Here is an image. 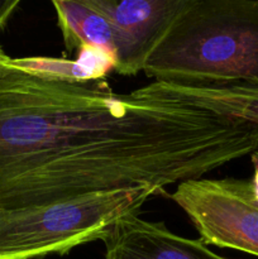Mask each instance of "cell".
Masks as SVG:
<instances>
[{"label":"cell","mask_w":258,"mask_h":259,"mask_svg":"<svg viewBox=\"0 0 258 259\" xmlns=\"http://www.w3.org/2000/svg\"><path fill=\"white\" fill-rule=\"evenodd\" d=\"M169 197L186 212L204 244L258 257V202L250 180H186Z\"/></svg>","instance_id":"obj_4"},{"label":"cell","mask_w":258,"mask_h":259,"mask_svg":"<svg viewBox=\"0 0 258 259\" xmlns=\"http://www.w3.org/2000/svg\"><path fill=\"white\" fill-rule=\"evenodd\" d=\"M104 244L105 259H228L200 239L175 234L163 223L148 222L138 214L121 218Z\"/></svg>","instance_id":"obj_6"},{"label":"cell","mask_w":258,"mask_h":259,"mask_svg":"<svg viewBox=\"0 0 258 259\" xmlns=\"http://www.w3.org/2000/svg\"><path fill=\"white\" fill-rule=\"evenodd\" d=\"M156 195L152 187L137 186L0 210V259L65 255L94 240L104 242L121 218L138 214Z\"/></svg>","instance_id":"obj_3"},{"label":"cell","mask_w":258,"mask_h":259,"mask_svg":"<svg viewBox=\"0 0 258 259\" xmlns=\"http://www.w3.org/2000/svg\"><path fill=\"white\" fill-rule=\"evenodd\" d=\"M75 61L58 60L52 57L14 58L18 67L30 73L63 80L88 82L98 81L114 68L115 58L108 51L96 47H82Z\"/></svg>","instance_id":"obj_9"},{"label":"cell","mask_w":258,"mask_h":259,"mask_svg":"<svg viewBox=\"0 0 258 259\" xmlns=\"http://www.w3.org/2000/svg\"><path fill=\"white\" fill-rule=\"evenodd\" d=\"M143 72L176 85L258 83V0H190Z\"/></svg>","instance_id":"obj_2"},{"label":"cell","mask_w":258,"mask_h":259,"mask_svg":"<svg viewBox=\"0 0 258 259\" xmlns=\"http://www.w3.org/2000/svg\"><path fill=\"white\" fill-rule=\"evenodd\" d=\"M190 0H88L116 33L115 72L133 76L144 70Z\"/></svg>","instance_id":"obj_5"},{"label":"cell","mask_w":258,"mask_h":259,"mask_svg":"<svg viewBox=\"0 0 258 259\" xmlns=\"http://www.w3.org/2000/svg\"><path fill=\"white\" fill-rule=\"evenodd\" d=\"M52 5L68 52L80 51L82 47H96L108 51L115 58L118 42L115 29L88 0H55Z\"/></svg>","instance_id":"obj_8"},{"label":"cell","mask_w":258,"mask_h":259,"mask_svg":"<svg viewBox=\"0 0 258 259\" xmlns=\"http://www.w3.org/2000/svg\"><path fill=\"white\" fill-rule=\"evenodd\" d=\"M257 149L252 125L189 104L15 63L0 78V210L137 186L161 194Z\"/></svg>","instance_id":"obj_1"},{"label":"cell","mask_w":258,"mask_h":259,"mask_svg":"<svg viewBox=\"0 0 258 259\" xmlns=\"http://www.w3.org/2000/svg\"><path fill=\"white\" fill-rule=\"evenodd\" d=\"M13 68H14L13 58L4 52V50L0 46V78L7 75L8 72H10Z\"/></svg>","instance_id":"obj_11"},{"label":"cell","mask_w":258,"mask_h":259,"mask_svg":"<svg viewBox=\"0 0 258 259\" xmlns=\"http://www.w3.org/2000/svg\"><path fill=\"white\" fill-rule=\"evenodd\" d=\"M137 95L164 99L232 116L254 128L258 134V83L187 86L153 81L134 90Z\"/></svg>","instance_id":"obj_7"},{"label":"cell","mask_w":258,"mask_h":259,"mask_svg":"<svg viewBox=\"0 0 258 259\" xmlns=\"http://www.w3.org/2000/svg\"><path fill=\"white\" fill-rule=\"evenodd\" d=\"M20 3L18 0H0V33L7 27L8 22L18 9Z\"/></svg>","instance_id":"obj_10"},{"label":"cell","mask_w":258,"mask_h":259,"mask_svg":"<svg viewBox=\"0 0 258 259\" xmlns=\"http://www.w3.org/2000/svg\"><path fill=\"white\" fill-rule=\"evenodd\" d=\"M250 158H252L253 167H254V174H253V177L250 181H252L253 192H254V199H255V201L258 202V149L250 154Z\"/></svg>","instance_id":"obj_12"}]
</instances>
